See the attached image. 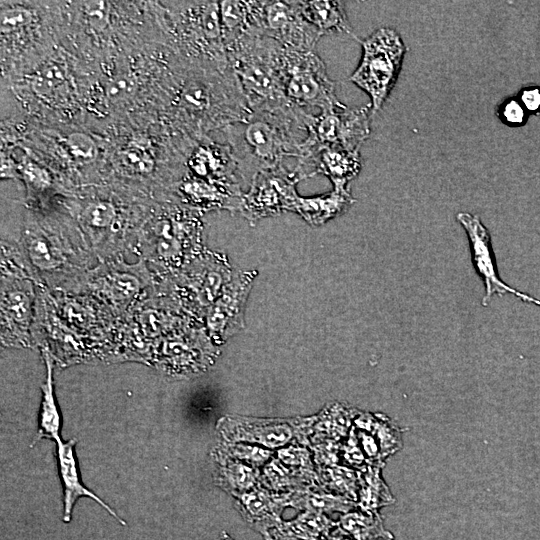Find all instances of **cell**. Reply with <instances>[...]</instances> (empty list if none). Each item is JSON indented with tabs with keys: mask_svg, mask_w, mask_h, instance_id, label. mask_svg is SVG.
<instances>
[{
	"mask_svg": "<svg viewBox=\"0 0 540 540\" xmlns=\"http://www.w3.org/2000/svg\"><path fill=\"white\" fill-rule=\"evenodd\" d=\"M58 467L64 490V512L63 521L70 522L73 506L80 497H89L100 504L111 516L117 519L122 525H126L117 513L102 499L87 489L80 481L77 461L74 455L75 440L67 442L57 441Z\"/></svg>",
	"mask_w": 540,
	"mask_h": 540,
	"instance_id": "ac0fdd59",
	"label": "cell"
},
{
	"mask_svg": "<svg viewBox=\"0 0 540 540\" xmlns=\"http://www.w3.org/2000/svg\"><path fill=\"white\" fill-rule=\"evenodd\" d=\"M457 220L467 233L473 265L484 283L485 295L482 304L488 305L495 295L512 294L524 302L540 306V300L512 288L500 278L492 249L491 236L480 218L477 215L460 212L457 214Z\"/></svg>",
	"mask_w": 540,
	"mask_h": 540,
	"instance_id": "8fae6325",
	"label": "cell"
},
{
	"mask_svg": "<svg viewBox=\"0 0 540 540\" xmlns=\"http://www.w3.org/2000/svg\"><path fill=\"white\" fill-rule=\"evenodd\" d=\"M340 457L342 465L358 471L365 469L369 465L360 447L354 426H352L347 438L342 441Z\"/></svg>",
	"mask_w": 540,
	"mask_h": 540,
	"instance_id": "8d00e7d4",
	"label": "cell"
},
{
	"mask_svg": "<svg viewBox=\"0 0 540 540\" xmlns=\"http://www.w3.org/2000/svg\"><path fill=\"white\" fill-rule=\"evenodd\" d=\"M263 33L286 49L314 51L323 34L301 14L296 1H265Z\"/></svg>",
	"mask_w": 540,
	"mask_h": 540,
	"instance_id": "7c38bea8",
	"label": "cell"
},
{
	"mask_svg": "<svg viewBox=\"0 0 540 540\" xmlns=\"http://www.w3.org/2000/svg\"><path fill=\"white\" fill-rule=\"evenodd\" d=\"M355 408L343 403H329L318 414L311 428L310 444L330 439L343 441L353 426Z\"/></svg>",
	"mask_w": 540,
	"mask_h": 540,
	"instance_id": "cb8c5ba5",
	"label": "cell"
},
{
	"mask_svg": "<svg viewBox=\"0 0 540 540\" xmlns=\"http://www.w3.org/2000/svg\"><path fill=\"white\" fill-rule=\"evenodd\" d=\"M225 44L246 33H263L265 1H219Z\"/></svg>",
	"mask_w": 540,
	"mask_h": 540,
	"instance_id": "ffe728a7",
	"label": "cell"
},
{
	"mask_svg": "<svg viewBox=\"0 0 540 540\" xmlns=\"http://www.w3.org/2000/svg\"><path fill=\"white\" fill-rule=\"evenodd\" d=\"M201 228L198 215L181 209L169 211L151 226L146 245L149 256L165 266H180L195 253Z\"/></svg>",
	"mask_w": 540,
	"mask_h": 540,
	"instance_id": "52a82bcc",
	"label": "cell"
},
{
	"mask_svg": "<svg viewBox=\"0 0 540 540\" xmlns=\"http://www.w3.org/2000/svg\"><path fill=\"white\" fill-rule=\"evenodd\" d=\"M35 304L34 285L21 268L2 262L1 332L6 342L29 340Z\"/></svg>",
	"mask_w": 540,
	"mask_h": 540,
	"instance_id": "9c48e42d",
	"label": "cell"
},
{
	"mask_svg": "<svg viewBox=\"0 0 540 540\" xmlns=\"http://www.w3.org/2000/svg\"><path fill=\"white\" fill-rule=\"evenodd\" d=\"M23 246L29 263L39 273H58L68 265L69 258L64 245L41 228L27 229Z\"/></svg>",
	"mask_w": 540,
	"mask_h": 540,
	"instance_id": "d6986e66",
	"label": "cell"
},
{
	"mask_svg": "<svg viewBox=\"0 0 540 540\" xmlns=\"http://www.w3.org/2000/svg\"><path fill=\"white\" fill-rule=\"evenodd\" d=\"M380 540H395V539H394L393 535L390 534V535H388V536H386V537H384V538H382Z\"/></svg>",
	"mask_w": 540,
	"mask_h": 540,
	"instance_id": "816d5d0a",
	"label": "cell"
},
{
	"mask_svg": "<svg viewBox=\"0 0 540 540\" xmlns=\"http://www.w3.org/2000/svg\"><path fill=\"white\" fill-rule=\"evenodd\" d=\"M349 191H331L316 197H298L293 207L311 225H320L343 214L354 202Z\"/></svg>",
	"mask_w": 540,
	"mask_h": 540,
	"instance_id": "7402d4cb",
	"label": "cell"
},
{
	"mask_svg": "<svg viewBox=\"0 0 540 540\" xmlns=\"http://www.w3.org/2000/svg\"><path fill=\"white\" fill-rule=\"evenodd\" d=\"M66 143L69 152L77 159L88 161L96 157V144L87 134L72 133L67 137Z\"/></svg>",
	"mask_w": 540,
	"mask_h": 540,
	"instance_id": "ab89813d",
	"label": "cell"
},
{
	"mask_svg": "<svg viewBox=\"0 0 540 540\" xmlns=\"http://www.w3.org/2000/svg\"><path fill=\"white\" fill-rule=\"evenodd\" d=\"M259 483L278 494L290 493L308 486L275 455L261 469Z\"/></svg>",
	"mask_w": 540,
	"mask_h": 540,
	"instance_id": "836d02e7",
	"label": "cell"
},
{
	"mask_svg": "<svg viewBox=\"0 0 540 540\" xmlns=\"http://www.w3.org/2000/svg\"><path fill=\"white\" fill-rule=\"evenodd\" d=\"M337 524L325 514L303 511L292 520L282 521L269 532L277 540H319Z\"/></svg>",
	"mask_w": 540,
	"mask_h": 540,
	"instance_id": "4316f807",
	"label": "cell"
},
{
	"mask_svg": "<svg viewBox=\"0 0 540 540\" xmlns=\"http://www.w3.org/2000/svg\"><path fill=\"white\" fill-rule=\"evenodd\" d=\"M30 21V13L21 8H14L2 11L1 28L2 32H9L26 25Z\"/></svg>",
	"mask_w": 540,
	"mask_h": 540,
	"instance_id": "b9f144b4",
	"label": "cell"
},
{
	"mask_svg": "<svg viewBox=\"0 0 540 540\" xmlns=\"http://www.w3.org/2000/svg\"><path fill=\"white\" fill-rule=\"evenodd\" d=\"M363 56L350 80L372 100V112L386 100L399 73L405 53L404 44L392 29L380 28L362 41Z\"/></svg>",
	"mask_w": 540,
	"mask_h": 540,
	"instance_id": "277c9868",
	"label": "cell"
},
{
	"mask_svg": "<svg viewBox=\"0 0 540 540\" xmlns=\"http://www.w3.org/2000/svg\"><path fill=\"white\" fill-rule=\"evenodd\" d=\"M261 535L263 536L264 540H277L275 537L272 536L270 532H265Z\"/></svg>",
	"mask_w": 540,
	"mask_h": 540,
	"instance_id": "f907efd6",
	"label": "cell"
},
{
	"mask_svg": "<svg viewBox=\"0 0 540 540\" xmlns=\"http://www.w3.org/2000/svg\"><path fill=\"white\" fill-rule=\"evenodd\" d=\"M316 415L294 418H256L247 416H225L217 425L224 441L245 442L270 450L289 445L309 448L311 428Z\"/></svg>",
	"mask_w": 540,
	"mask_h": 540,
	"instance_id": "8992f818",
	"label": "cell"
},
{
	"mask_svg": "<svg viewBox=\"0 0 540 540\" xmlns=\"http://www.w3.org/2000/svg\"><path fill=\"white\" fill-rule=\"evenodd\" d=\"M25 179L35 190H44L50 185L49 175L33 163H27L23 169Z\"/></svg>",
	"mask_w": 540,
	"mask_h": 540,
	"instance_id": "7bdbcfd3",
	"label": "cell"
},
{
	"mask_svg": "<svg viewBox=\"0 0 540 540\" xmlns=\"http://www.w3.org/2000/svg\"><path fill=\"white\" fill-rule=\"evenodd\" d=\"M217 540H234L227 532L223 531Z\"/></svg>",
	"mask_w": 540,
	"mask_h": 540,
	"instance_id": "681fc988",
	"label": "cell"
},
{
	"mask_svg": "<svg viewBox=\"0 0 540 540\" xmlns=\"http://www.w3.org/2000/svg\"><path fill=\"white\" fill-rule=\"evenodd\" d=\"M288 503L289 507L297 510L322 514L332 512L345 514L358 508L356 501L326 492L317 484L308 485L288 493Z\"/></svg>",
	"mask_w": 540,
	"mask_h": 540,
	"instance_id": "603a6c76",
	"label": "cell"
},
{
	"mask_svg": "<svg viewBox=\"0 0 540 540\" xmlns=\"http://www.w3.org/2000/svg\"><path fill=\"white\" fill-rule=\"evenodd\" d=\"M128 86V82L125 79L115 80L110 83L108 87V94L111 97H116L119 94L125 92Z\"/></svg>",
	"mask_w": 540,
	"mask_h": 540,
	"instance_id": "c3c4849f",
	"label": "cell"
},
{
	"mask_svg": "<svg viewBox=\"0 0 540 540\" xmlns=\"http://www.w3.org/2000/svg\"><path fill=\"white\" fill-rule=\"evenodd\" d=\"M319 540H355V539L337 524L336 527H334L326 535L322 536Z\"/></svg>",
	"mask_w": 540,
	"mask_h": 540,
	"instance_id": "7dc6e473",
	"label": "cell"
},
{
	"mask_svg": "<svg viewBox=\"0 0 540 540\" xmlns=\"http://www.w3.org/2000/svg\"><path fill=\"white\" fill-rule=\"evenodd\" d=\"M116 207L109 201L98 200L88 203L80 214L81 222L91 235L95 247H99L100 236L113 228L116 222Z\"/></svg>",
	"mask_w": 540,
	"mask_h": 540,
	"instance_id": "1f68e13d",
	"label": "cell"
},
{
	"mask_svg": "<svg viewBox=\"0 0 540 540\" xmlns=\"http://www.w3.org/2000/svg\"><path fill=\"white\" fill-rule=\"evenodd\" d=\"M230 277L225 261L219 258H206L195 264L184 276L183 290L197 307L209 308L220 296Z\"/></svg>",
	"mask_w": 540,
	"mask_h": 540,
	"instance_id": "2e32d148",
	"label": "cell"
},
{
	"mask_svg": "<svg viewBox=\"0 0 540 540\" xmlns=\"http://www.w3.org/2000/svg\"><path fill=\"white\" fill-rule=\"evenodd\" d=\"M338 525L355 540H380L391 534L384 528L380 513L350 511L340 516Z\"/></svg>",
	"mask_w": 540,
	"mask_h": 540,
	"instance_id": "4dcf8cb0",
	"label": "cell"
},
{
	"mask_svg": "<svg viewBox=\"0 0 540 540\" xmlns=\"http://www.w3.org/2000/svg\"><path fill=\"white\" fill-rule=\"evenodd\" d=\"M296 3L303 17L323 35L331 31L352 34L342 2L315 0Z\"/></svg>",
	"mask_w": 540,
	"mask_h": 540,
	"instance_id": "83f0119b",
	"label": "cell"
},
{
	"mask_svg": "<svg viewBox=\"0 0 540 540\" xmlns=\"http://www.w3.org/2000/svg\"><path fill=\"white\" fill-rule=\"evenodd\" d=\"M251 111L289 104L282 81L284 47L262 33H246L225 44Z\"/></svg>",
	"mask_w": 540,
	"mask_h": 540,
	"instance_id": "7a4b0ae2",
	"label": "cell"
},
{
	"mask_svg": "<svg viewBox=\"0 0 540 540\" xmlns=\"http://www.w3.org/2000/svg\"><path fill=\"white\" fill-rule=\"evenodd\" d=\"M521 101L528 110H537L540 107V91L536 88L524 90Z\"/></svg>",
	"mask_w": 540,
	"mask_h": 540,
	"instance_id": "bcb514c9",
	"label": "cell"
},
{
	"mask_svg": "<svg viewBox=\"0 0 540 540\" xmlns=\"http://www.w3.org/2000/svg\"><path fill=\"white\" fill-rule=\"evenodd\" d=\"M216 447L228 456L257 469H262L275 455L273 450L245 442H228L223 440Z\"/></svg>",
	"mask_w": 540,
	"mask_h": 540,
	"instance_id": "d590c367",
	"label": "cell"
},
{
	"mask_svg": "<svg viewBox=\"0 0 540 540\" xmlns=\"http://www.w3.org/2000/svg\"><path fill=\"white\" fill-rule=\"evenodd\" d=\"M215 483L233 497L252 490L259 484L261 469L254 468L219 450L213 451Z\"/></svg>",
	"mask_w": 540,
	"mask_h": 540,
	"instance_id": "44dd1931",
	"label": "cell"
},
{
	"mask_svg": "<svg viewBox=\"0 0 540 540\" xmlns=\"http://www.w3.org/2000/svg\"><path fill=\"white\" fill-rule=\"evenodd\" d=\"M499 112L502 120L509 124H520L524 120V111L516 100L505 102Z\"/></svg>",
	"mask_w": 540,
	"mask_h": 540,
	"instance_id": "f6af8a7d",
	"label": "cell"
},
{
	"mask_svg": "<svg viewBox=\"0 0 540 540\" xmlns=\"http://www.w3.org/2000/svg\"><path fill=\"white\" fill-rule=\"evenodd\" d=\"M275 456L290 468L305 485L317 484L316 466L307 446L289 445L280 448Z\"/></svg>",
	"mask_w": 540,
	"mask_h": 540,
	"instance_id": "e575fe53",
	"label": "cell"
},
{
	"mask_svg": "<svg viewBox=\"0 0 540 540\" xmlns=\"http://www.w3.org/2000/svg\"><path fill=\"white\" fill-rule=\"evenodd\" d=\"M121 161L126 168L136 174L152 171L154 162L150 155L139 148H129L122 152Z\"/></svg>",
	"mask_w": 540,
	"mask_h": 540,
	"instance_id": "60d3db41",
	"label": "cell"
},
{
	"mask_svg": "<svg viewBox=\"0 0 540 540\" xmlns=\"http://www.w3.org/2000/svg\"><path fill=\"white\" fill-rule=\"evenodd\" d=\"M369 108L343 107L309 114L307 136L300 145L297 168L305 166L316 154L327 148L339 147L359 151L370 133Z\"/></svg>",
	"mask_w": 540,
	"mask_h": 540,
	"instance_id": "3957f363",
	"label": "cell"
},
{
	"mask_svg": "<svg viewBox=\"0 0 540 540\" xmlns=\"http://www.w3.org/2000/svg\"><path fill=\"white\" fill-rule=\"evenodd\" d=\"M317 485L324 491L357 502L359 471L342 464L316 468Z\"/></svg>",
	"mask_w": 540,
	"mask_h": 540,
	"instance_id": "f546056e",
	"label": "cell"
},
{
	"mask_svg": "<svg viewBox=\"0 0 540 540\" xmlns=\"http://www.w3.org/2000/svg\"><path fill=\"white\" fill-rule=\"evenodd\" d=\"M353 426L369 432L375 438L384 460L402 448L403 430L385 414L355 408Z\"/></svg>",
	"mask_w": 540,
	"mask_h": 540,
	"instance_id": "d4e9b609",
	"label": "cell"
},
{
	"mask_svg": "<svg viewBox=\"0 0 540 540\" xmlns=\"http://www.w3.org/2000/svg\"><path fill=\"white\" fill-rule=\"evenodd\" d=\"M43 357L46 364V379L45 383L42 385V402L39 417V431L36 439L38 440L44 437L48 439H53L57 442L61 439L59 435L61 428V418L54 395L53 366L52 360L47 351L43 353Z\"/></svg>",
	"mask_w": 540,
	"mask_h": 540,
	"instance_id": "f1b7e54d",
	"label": "cell"
},
{
	"mask_svg": "<svg viewBox=\"0 0 540 540\" xmlns=\"http://www.w3.org/2000/svg\"><path fill=\"white\" fill-rule=\"evenodd\" d=\"M148 283V272L141 261L103 263L86 274L84 286L117 312L123 311Z\"/></svg>",
	"mask_w": 540,
	"mask_h": 540,
	"instance_id": "30bf717a",
	"label": "cell"
},
{
	"mask_svg": "<svg viewBox=\"0 0 540 540\" xmlns=\"http://www.w3.org/2000/svg\"><path fill=\"white\" fill-rule=\"evenodd\" d=\"M188 167L196 177L239 185L238 166L229 145L203 143L196 146L188 159Z\"/></svg>",
	"mask_w": 540,
	"mask_h": 540,
	"instance_id": "e0dca14e",
	"label": "cell"
},
{
	"mask_svg": "<svg viewBox=\"0 0 540 540\" xmlns=\"http://www.w3.org/2000/svg\"><path fill=\"white\" fill-rule=\"evenodd\" d=\"M235 498V507L244 520L263 534L278 527L282 512L289 507L288 493H274L260 483L252 490Z\"/></svg>",
	"mask_w": 540,
	"mask_h": 540,
	"instance_id": "5bb4252c",
	"label": "cell"
},
{
	"mask_svg": "<svg viewBox=\"0 0 540 540\" xmlns=\"http://www.w3.org/2000/svg\"><path fill=\"white\" fill-rule=\"evenodd\" d=\"M255 271L242 272L226 284L206 312V327L212 338L224 341L244 324V310Z\"/></svg>",
	"mask_w": 540,
	"mask_h": 540,
	"instance_id": "4fadbf2b",
	"label": "cell"
},
{
	"mask_svg": "<svg viewBox=\"0 0 540 540\" xmlns=\"http://www.w3.org/2000/svg\"><path fill=\"white\" fill-rule=\"evenodd\" d=\"M385 464H370L359 471L357 506L360 511L377 514L382 507L395 502L388 485L382 477Z\"/></svg>",
	"mask_w": 540,
	"mask_h": 540,
	"instance_id": "484cf974",
	"label": "cell"
},
{
	"mask_svg": "<svg viewBox=\"0 0 540 540\" xmlns=\"http://www.w3.org/2000/svg\"><path fill=\"white\" fill-rule=\"evenodd\" d=\"M85 12L90 24L97 29L103 28L107 23V5L105 2L92 1L85 6Z\"/></svg>",
	"mask_w": 540,
	"mask_h": 540,
	"instance_id": "ee69618b",
	"label": "cell"
},
{
	"mask_svg": "<svg viewBox=\"0 0 540 540\" xmlns=\"http://www.w3.org/2000/svg\"><path fill=\"white\" fill-rule=\"evenodd\" d=\"M341 445L342 441L339 442L330 439L311 443L309 449L312 452L316 468L341 464Z\"/></svg>",
	"mask_w": 540,
	"mask_h": 540,
	"instance_id": "74e56055",
	"label": "cell"
},
{
	"mask_svg": "<svg viewBox=\"0 0 540 540\" xmlns=\"http://www.w3.org/2000/svg\"><path fill=\"white\" fill-rule=\"evenodd\" d=\"M361 169L359 151L334 147L316 154L305 166L295 167L301 179L323 174L330 179L335 191H348L346 186Z\"/></svg>",
	"mask_w": 540,
	"mask_h": 540,
	"instance_id": "9a60e30c",
	"label": "cell"
},
{
	"mask_svg": "<svg viewBox=\"0 0 540 540\" xmlns=\"http://www.w3.org/2000/svg\"><path fill=\"white\" fill-rule=\"evenodd\" d=\"M60 315L71 326L89 330L99 327L102 318L99 317L98 306L90 298H63L58 300Z\"/></svg>",
	"mask_w": 540,
	"mask_h": 540,
	"instance_id": "d6a6232c",
	"label": "cell"
},
{
	"mask_svg": "<svg viewBox=\"0 0 540 540\" xmlns=\"http://www.w3.org/2000/svg\"><path fill=\"white\" fill-rule=\"evenodd\" d=\"M64 75L57 65H49L35 76L34 90L43 97L53 95L54 91L63 83Z\"/></svg>",
	"mask_w": 540,
	"mask_h": 540,
	"instance_id": "f35d334b",
	"label": "cell"
},
{
	"mask_svg": "<svg viewBox=\"0 0 540 540\" xmlns=\"http://www.w3.org/2000/svg\"><path fill=\"white\" fill-rule=\"evenodd\" d=\"M282 81L287 100L301 108L321 111L343 107L335 94V83L314 51L283 49Z\"/></svg>",
	"mask_w": 540,
	"mask_h": 540,
	"instance_id": "5b68a950",
	"label": "cell"
},
{
	"mask_svg": "<svg viewBox=\"0 0 540 540\" xmlns=\"http://www.w3.org/2000/svg\"><path fill=\"white\" fill-rule=\"evenodd\" d=\"M309 114L289 103L251 111L246 119L228 125L227 138L240 177L251 183L260 171L283 164L284 158H298Z\"/></svg>",
	"mask_w": 540,
	"mask_h": 540,
	"instance_id": "6da1fadb",
	"label": "cell"
},
{
	"mask_svg": "<svg viewBox=\"0 0 540 540\" xmlns=\"http://www.w3.org/2000/svg\"><path fill=\"white\" fill-rule=\"evenodd\" d=\"M299 180V174L283 164L260 171L242 195L239 211L251 222L292 211L299 197L296 191Z\"/></svg>",
	"mask_w": 540,
	"mask_h": 540,
	"instance_id": "ba28073f",
	"label": "cell"
}]
</instances>
